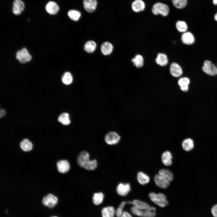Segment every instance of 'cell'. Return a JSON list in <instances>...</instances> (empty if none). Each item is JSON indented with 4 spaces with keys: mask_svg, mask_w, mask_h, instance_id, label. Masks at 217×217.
<instances>
[{
    "mask_svg": "<svg viewBox=\"0 0 217 217\" xmlns=\"http://www.w3.org/2000/svg\"><path fill=\"white\" fill-rule=\"evenodd\" d=\"M212 2L214 5H217V0H213Z\"/></svg>",
    "mask_w": 217,
    "mask_h": 217,
    "instance_id": "obj_42",
    "label": "cell"
},
{
    "mask_svg": "<svg viewBox=\"0 0 217 217\" xmlns=\"http://www.w3.org/2000/svg\"><path fill=\"white\" fill-rule=\"evenodd\" d=\"M149 197L152 202L161 207H165L168 204L166 196L163 193L151 192L149 193Z\"/></svg>",
    "mask_w": 217,
    "mask_h": 217,
    "instance_id": "obj_2",
    "label": "cell"
},
{
    "mask_svg": "<svg viewBox=\"0 0 217 217\" xmlns=\"http://www.w3.org/2000/svg\"><path fill=\"white\" fill-rule=\"evenodd\" d=\"M96 46V43L92 40L87 41L85 44L84 50L87 52L91 53L95 50Z\"/></svg>",
    "mask_w": 217,
    "mask_h": 217,
    "instance_id": "obj_27",
    "label": "cell"
},
{
    "mask_svg": "<svg viewBox=\"0 0 217 217\" xmlns=\"http://www.w3.org/2000/svg\"><path fill=\"white\" fill-rule=\"evenodd\" d=\"M83 3L84 9L88 12L95 11L97 5L96 0H84Z\"/></svg>",
    "mask_w": 217,
    "mask_h": 217,
    "instance_id": "obj_15",
    "label": "cell"
},
{
    "mask_svg": "<svg viewBox=\"0 0 217 217\" xmlns=\"http://www.w3.org/2000/svg\"><path fill=\"white\" fill-rule=\"evenodd\" d=\"M202 70L208 75L214 76L216 74V67L209 61H205L202 67Z\"/></svg>",
    "mask_w": 217,
    "mask_h": 217,
    "instance_id": "obj_9",
    "label": "cell"
},
{
    "mask_svg": "<svg viewBox=\"0 0 217 217\" xmlns=\"http://www.w3.org/2000/svg\"><path fill=\"white\" fill-rule=\"evenodd\" d=\"M131 211L133 214L141 217H155L156 215V209L153 206L148 209L141 210L133 206L131 209Z\"/></svg>",
    "mask_w": 217,
    "mask_h": 217,
    "instance_id": "obj_3",
    "label": "cell"
},
{
    "mask_svg": "<svg viewBox=\"0 0 217 217\" xmlns=\"http://www.w3.org/2000/svg\"><path fill=\"white\" fill-rule=\"evenodd\" d=\"M113 49V46L110 42H104L101 45V51L104 55H108L110 54Z\"/></svg>",
    "mask_w": 217,
    "mask_h": 217,
    "instance_id": "obj_22",
    "label": "cell"
},
{
    "mask_svg": "<svg viewBox=\"0 0 217 217\" xmlns=\"http://www.w3.org/2000/svg\"><path fill=\"white\" fill-rule=\"evenodd\" d=\"M5 111L2 109H1L0 111V118L2 117L5 115Z\"/></svg>",
    "mask_w": 217,
    "mask_h": 217,
    "instance_id": "obj_41",
    "label": "cell"
},
{
    "mask_svg": "<svg viewBox=\"0 0 217 217\" xmlns=\"http://www.w3.org/2000/svg\"><path fill=\"white\" fill-rule=\"evenodd\" d=\"M131 186L129 183H120L116 188V191L120 196H124L127 195L131 190Z\"/></svg>",
    "mask_w": 217,
    "mask_h": 217,
    "instance_id": "obj_10",
    "label": "cell"
},
{
    "mask_svg": "<svg viewBox=\"0 0 217 217\" xmlns=\"http://www.w3.org/2000/svg\"><path fill=\"white\" fill-rule=\"evenodd\" d=\"M68 15L72 20L77 21L80 19L81 16V13L77 11L72 10L68 11Z\"/></svg>",
    "mask_w": 217,
    "mask_h": 217,
    "instance_id": "obj_32",
    "label": "cell"
},
{
    "mask_svg": "<svg viewBox=\"0 0 217 217\" xmlns=\"http://www.w3.org/2000/svg\"><path fill=\"white\" fill-rule=\"evenodd\" d=\"M24 5L21 0H14L13 3L12 11L15 15L20 14L24 10Z\"/></svg>",
    "mask_w": 217,
    "mask_h": 217,
    "instance_id": "obj_12",
    "label": "cell"
},
{
    "mask_svg": "<svg viewBox=\"0 0 217 217\" xmlns=\"http://www.w3.org/2000/svg\"><path fill=\"white\" fill-rule=\"evenodd\" d=\"M180 87L181 90L184 92L187 91L189 89L188 85Z\"/></svg>",
    "mask_w": 217,
    "mask_h": 217,
    "instance_id": "obj_39",
    "label": "cell"
},
{
    "mask_svg": "<svg viewBox=\"0 0 217 217\" xmlns=\"http://www.w3.org/2000/svg\"><path fill=\"white\" fill-rule=\"evenodd\" d=\"M123 208L119 207L115 211V214L117 217H120L122 214L124 212L123 211Z\"/></svg>",
    "mask_w": 217,
    "mask_h": 217,
    "instance_id": "obj_36",
    "label": "cell"
},
{
    "mask_svg": "<svg viewBox=\"0 0 217 217\" xmlns=\"http://www.w3.org/2000/svg\"><path fill=\"white\" fill-rule=\"evenodd\" d=\"M182 146L184 150L187 151H190L194 147V142L193 140L190 138L185 139L182 142Z\"/></svg>",
    "mask_w": 217,
    "mask_h": 217,
    "instance_id": "obj_26",
    "label": "cell"
},
{
    "mask_svg": "<svg viewBox=\"0 0 217 217\" xmlns=\"http://www.w3.org/2000/svg\"><path fill=\"white\" fill-rule=\"evenodd\" d=\"M158 174L170 182L173 179L174 176L173 173L170 170L168 169L165 168L161 169L159 171Z\"/></svg>",
    "mask_w": 217,
    "mask_h": 217,
    "instance_id": "obj_23",
    "label": "cell"
},
{
    "mask_svg": "<svg viewBox=\"0 0 217 217\" xmlns=\"http://www.w3.org/2000/svg\"><path fill=\"white\" fill-rule=\"evenodd\" d=\"M16 58L20 62L22 63L29 62L32 59L31 55L25 48H22L17 52Z\"/></svg>",
    "mask_w": 217,
    "mask_h": 217,
    "instance_id": "obj_6",
    "label": "cell"
},
{
    "mask_svg": "<svg viewBox=\"0 0 217 217\" xmlns=\"http://www.w3.org/2000/svg\"><path fill=\"white\" fill-rule=\"evenodd\" d=\"M155 61L158 64L162 66L166 65L168 62L166 55L162 53H159L158 54Z\"/></svg>",
    "mask_w": 217,
    "mask_h": 217,
    "instance_id": "obj_25",
    "label": "cell"
},
{
    "mask_svg": "<svg viewBox=\"0 0 217 217\" xmlns=\"http://www.w3.org/2000/svg\"><path fill=\"white\" fill-rule=\"evenodd\" d=\"M190 83L189 79L186 77L181 78L178 81V83L180 86L188 85Z\"/></svg>",
    "mask_w": 217,
    "mask_h": 217,
    "instance_id": "obj_35",
    "label": "cell"
},
{
    "mask_svg": "<svg viewBox=\"0 0 217 217\" xmlns=\"http://www.w3.org/2000/svg\"><path fill=\"white\" fill-rule=\"evenodd\" d=\"M131 6L133 11L137 12L143 10L145 4L142 0H135L132 2Z\"/></svg>",
    "mask_w": 217,
    "mask_h": 217,
    "instance_id": "obj_21",
    "label": "cell"
},
{
    "mask_svg": "<svg viewBox=\"0 0 217 217\" xmlns=\"http://www.w3.org/2000/svg\"><path fill=\"white\" fill-rule=\"evenodd\" d=\"M120 217H132V216L129 212L125 211L122 214Z\"/></svg>",
    "mask_w": 217,
    "mask_h": 217,
    "instance_id": "obj_38",
    "label": "cell"
},
{
    "mask_svg": "<svg viewBox=\"0 0 217 217\" xmlns=\"http://www.w3.org/2000/svg\"><path fill=\"white\" fill-rule=\"evenodd\" d=\"M58 171L60 173L65 174L70 170V166L68 161L65 159H61L56 163Z\"/></svg>",
    "mask_w": 217,
    "mask_h": 217,
    "instance_id": "obj_8",
    "label": "cell"
},
{
    "mask_svg": "<svg viewBox=\"0 0 217 217\" xmlns=\"http://www.w3.org/2000/svg\"><path fill=\"white\" fill-rule=\"evenodd\" d=\"M58 197L52 193H49L44 196L42 200V203L45 206L49 208L55 207L58 202Z\"/></svg>",
    "mask_w": 217,
    "mask_h": 217,
    "instance_id": "obj_5",
    "label": "cell"
},
{
    "mask_svg": "<svg viewBox=\"0 0 217 217\" xmlns=\"http://www.w3.org/2000/svg\"><path fill=\"white\" fill-rule=\"evenodd\" d=\"M173 5L177 8L181 9L184 8L187 5V0H172Z\"/></svg>",
    "mask_w": 217,
    "mask_h": 217,
    "instance_id": "obj_34",
    "label": "cell"
},
{
    "mask_svg": "<svg viewBox=\"0 0 217 217\" xmlns=\"http://www.w3.org/2000/svg\"><path fill=\"white\" fill-rule=\"evenodd\" d=\"M58 120L64 125H68L71 123L69 114L67 113L61 114L58 117Z\"/></svg>",
    "mask_w": 217,
    "mask_h": 217,
    "instance_id": "obj_28",
    "label": "cell"
},
{
    "mask_svg": "<svg viewBox=\"0 0 217 217\" xmlns=\"http://www.w3.org/2000/svg\"><path fill=\"white\" fill-rule=\"evenodd\" d=\"M127 203H128V202H127L125 201H122L120 204L119 207L124 209L125 205Z\"/></svg>",
    "mask_w": 217,
    "mask_h": 217,
    "instance_id": "obj_40",
    "label": "cell"
},
{
    "mask_svg": "<svg viewBox=\"0 0 217 217\" xmlns=\"http://www.w3.org/2000/svg\"><path fill=\"white\" fill-rule=\"evenodd\" d=\"M182 42L187 45H190L194 42V38L193 35L189 32H185L181 37Z\"/></svg>",
    "mask_w": 217,
    "mask_h": 217,
    "instance_id": "obj_20",
    "label": "cell"
},
{
    "mask_svg": "<svg viewBox=\"0 0 217 217\" xmlns=\"http://www.w3.org/2000/svg\"><path fill=\"white\" fill-rule=\"evenodd\" d=\"M19 144L21 149L23 151L26 152L31 151L33 147L32 142L27 138L23 139L20 142Z\"/></svg>",
    "mask_w": 217,
    "mask_h": 217,
    "instance_id": "obj_14",
    "label": "cell"
},
{
    "mask_svg": "<svg viewBox=\"0 0 217 217\" xmlns=\"http://www.w3.org/2000/svg\"><path fill=\"white\" fill-rule=\"evenodd\" d=\"M89 157L90 154L88 152L85 151L81 152L77 157V164L80 167L87 170L95 169L97 166V161L96 159L90 160Z\"/></svg>",
    "mask_w": 217,
    "mask_h": 217,
    "instance_id": "obj_1",
    "label": "cell"
},
{
    "mask_svg": "<svg viewBox=\"0 0 217 217\" xmlns=\"http://www.w3.org/2000/svg\"><path fill=\"white\" fill-rule=\"evenodd\" d=\"M133 206L136 209L141 210H145L150 209L151 206L146 202L138 200H134L132 201Z\"/></svg>",
    "mask_w": 217,
    "mask_h": 217,
    "instance_id": "obj_17",
    "label": "cell"
},
{
    "mask_svg": "<svg viewBox=\"0 0 217 217\" xmlns=\"http://www.w3.org/2000/svg\"><path fill=\"white\" fill-rule=\"evenodd\" d=\"M120 136L116 132L111 131L105 135V142L110 145L116 144L120 140Z\"/></svg>",
    "mask_w": 217,
    "mask_h": 217,
    "instance_id": "obj_7",
    "label": "cell"
},
{
    "mask_svg": "<svg viewBox=\"0 0 217 217\" xmlns=\"http://www.w3.org/2000/svg\"><path fill=\"white\" fill-rule=\"evenodd\" d=\"M176 27L178 30L181 32H185L187 28V26L186 22L180 20L177 22Z\"/></svg>",
    "mask_w": 217,
    "mask_h": 217,
    "instance_id": "obj_33",
    "label": "cell"
},
{
    "mask_svg": "<svg viewBox=\"0 0 217 217\" xmlns=\"http://www.w3.org/2000/svg\"><path fill=\"white\" fill-rule=\"evenodd\" d=\"M46 9L47 12L50 14H56L59 10V7L55 2L50 1L46 4Z\"/></svg>",
    "mask_w": 217,
    "mask_h": 217,
    "instance_id": "obj_18",
    "label": "cell"
},
{
    "mask_svg": "<svg viewBox=\"0 0 217 217\" xmlns=\"http://www.w3.org/2000/svg\"><path fill=\"white\" fill-rule=\"evenodd\" d=\"M131 61L137 68L141 67L143 65V58L141 55H137L132 59Z\"/></svg>",
    "mask_w": 217,
    "mask_h": 217,
    "instance_id": "obj_30",
    "label": "cell"
},
{
    "mask_svg": "<svg viewBox=\"0 0 217 217\" xmlns=\"http://www.w3.org/2000/svg\"><path fill=\"white\" fill-rule=\"evenodd\" d=\"M152 11L155 15L160 14L164 16H166L169 13V8L166 5L158 2L153 5Z\"/></svg>",
    "mask_w": 217,
    "mask_h": 217,
    "instance_id": "obj_4",
    "label": "cell"
},
{
    "mask_svg": "<svg viewBox=\"0 0 217 217\" xmlns=\"http://www.w3.org/2000/svg\"><path fill=\"white\" fill-rule=\"evenodd\" d=\"M115 214L114 208L112 206H108L103 208L102 210V217H114Z\"/></svg>",
    "mask_w": 217,
    "mask_h": 217,
    "instance_id": "obj_24",
    "label": "cell"
},
{
    "mask_svg": "<svg viewBox=\"0 0 217 217\" xmlns=\"http://www.w3.org/2000/svg\"><path fill=\"white\" fill-rule=\"evenodd\" d=\"M104 197V195L102 193H95L92 198L93 202L95 205H99L103 202Z\"/></svg>",
    "mask_w": 217,
    "mask_h": 217,
    "instance_id": "obj_29",
    "label": "cell"
},
{
    "mask_svg": "<svg viewBox=\"0 0 217 217\" xmlns=\"http://www.w3.org/2000/svg\"><path fill=\"white\" fill-rule=\"evenodd\" d=\"M137 179L138 182L142 185L147 184L150 181L149 177L145 173L141 171L138 172L137 173Z\"/></svg>",
    "mask_w": 217,
    "mask_h": 217,
    "instance_id": "obj_19",
    "label": "cell"
},
{
    "mask_svg": "<svg viewBox=\"0 0 217 217\" xmlns=\"http://www.w3.org/2000/svg\"><path fill=\"white\" fill-rule=\"evenodd\" d=\"M217 71H216V74H217V66L216 67Z\"/></svg>",
    "mask_w": 217,
    "mask_h": 217,
    "instance_id": "obj_45",
    "label": "cell"
},
{
    "mask_svg": "<svg viewBox=\"0 0 217 217\" xmlns=\"http://www.w3.org/2000/svg\"><path fill=\"white\" fill-rule=\"evenodd\" d=\"M214 18L217 21V12L214 16Z\"/></svg>",
    "mask_w": 217,
    "mask_h": 217,
    "instance_id": "obj_43",
    "label": "cell"
},
{
    "mask_svg": "<svg viewBox=\"0 0 217 217\" xmlns=\"http://www.w3.org/2000/svg\"><path fill=\"white\" fill-rule=\"evenodd\" d=\"M51 217H57L56 216H52Z\"/></svg>",
    "mask_w": 217,
    "mask_h": 217,
    "instance_id": "obj_44",
    "label": "cell"
},
{
    "mask_svg": "<svg viewBox=\"0 0 217 217\" xmlns=\"http://www.w3.org/2000/svg\"><path fill=\"white\" fill-rule=\"evenodd\" d=\"M61 80L64 84L67 85H69L73 81V76L69 72H66L62 77Z\"/></svg>",
    "mask_w": 217,
    "mask_h": 217,
    "instance_id": "obj_31",
    "label": "cell"
},
{
    "mask_svg": "<svg viewBox=\"0 0 217 217\" xmlns=\"http://www.w3.org/2000/svg\"><path fill=\"white\" fill-rule=\"evenodd\" d=\"M170 73L173 77H178L182 74L183 71L181 66L176 63H172L170 67Z\"/></svg>",
    "mask_w": 217,
    "mask_h": 217,
    "instance_id": "obj_13",
    "label": "cell"
},
{
    "mask_svg": "<svg viewBox=\"0 0 217 217\" xmlns=\"http://www.w3.org/2000/svg\"><path fill=\"white\" fill-rule=\"evenodd\" d=\"M154 181L156 185L159 187L166 189L170 185V182L163 178L159 174L154 177Z\"/></svg>",
    "mask_w": 217,
    "mask_h": 217,
    "instance_id": "obj_11",
    "label": "cell"
},
{
    "mask_svg": "<svg viewBox=\"0 0 217 217\" xmlns=\"http://www.w3.org/2000/svg\"><path fill=\"white\" fill-rule=\"evenodd\" d=\"M212 213L214 217H217V204L214 205L212 208Z\"/></svg>",
    "mask_w": 217,
    "mask_h": 217,
    "instance_id": "obj_37",
    "label": "cell"
},
{
    "mask_svg": "<svg viewBox=\"0 0 217 217\" xmlns=\"http://www.w3.org/2000/svg\"><path fill=\"white\" fill-rule=\"evenodd\" d=\"M172 156L169 151L164 152L161 156V160L162 163L165 166H170L172 163Z\"/></svg>",
    "mask_w": 217,
    "mask_h": 217,
    "instance_id": "obj_16",
    "label": "cell"
}]
</instances>
